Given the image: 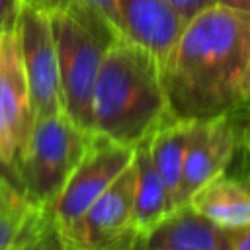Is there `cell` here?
<instances>
[{
	"label": "cell",
	"instance_id": "6da1fadb",
	"mask_svg": "<svg viewBox=\"0 0 250 250\" xmlns=\"http://www.w3.org/2000/svg\"><path fill=\"white\" fill-rule=\"evenodd\" d=\"M172 117L213 119L250 90V12L213 4L193 16L160 66Z\"/></svg>",
	"mask_w": 250,
	"mask_h": 250
},
{
	"label": "cell",
	"instance_id": "7a4b0ae2",
	"mask_svg": "<svg viewBox=\"0 0 250 250\" xmlns=\"http://www.w3.org/2000/svg\"><path fill=\"white\" fill-rule=\"evenodd\" d=\"M168 117L160 62L117 37L105 51L92 92V133L135 148Z\"/></svg>",
	"mask_w": 250,
	"mask_h": 250
},
{
	"label": "cell",
	"instance_id": "3957f363",
	"mask_svg": "<svg viewBox=\"0 0 250 250\" xmlns=\"http://www.w3.org/2000/svg\"><path fill=\"white\" fill-rule=\"evenodd\" d=\"M62 109L92 133V92L107 47L121 37L113 21L86 0H62L49 10Z\"/></svg>",
	"mask_w": 250,
	"mask_h": 250
},
{
	"label": "cell",
	"instance_id": "277c9868",
	"mask_svg": "<svg viewBox=\"0 0 250 250\" xmlns=\"http://www.w3.org/2000/svg\"><path fill=\"white\" fill-rule=\"evenodd\" d=\"M92 133L64 111L35 117L16 182L37 207L51 211L57 195L84 154Z\"/></svg>",
	"mask_w": 250,
	"mask_h": 250
},
{
	"label": "cell",
	"instance_id": "5b68a950",
	"mask_svg": "<svg viewBox=\"0 0 250 250\" xmlns=\"http://www.w3.org/2000/svg\"><path fill=\"white\" fill-rule=\"evenodd\" d=\"M35 121L18 23L0 31V170L16 180Z\"/></svg>",
	"mask_w": 250,
	"mask_h": 250
},
{
	"label": "cell",
	"instance_id": "8992f818",
	"mask_svg": "<svg viewBox=\"0 0 250 250\" xmlns=\"http://www.w3.org/2000/svg\"><path fill=\"white\" fill-rule=\"evenodd\" d=\"M135 148L92 133L84 154L57 195L49 217L55 229L76 221L133 162Z\"/></svg>",
	"mask_w": 250,
	"mask_h": 250
},
{
	"label": "cell",
	"instance_id": "52a82bcc",
	"mask_svg": "<svg viewBox=\"0 0 250 250\" xmlns=\"http://www.w3.org/2000/svg\"><path fill=\"white\" fill-rule=\"evenodd\" d=\"M133 188L131 166L70 225L55 229L62 250H102L133 234Z\"/></svg>",
	"mask_w": 250,
	"mask_h": 250
},
{
	"label": "cell",
	"instance_id": "ba28073f",
	"mask_svg": "<svg viewBox=\"0 0 250 250\" xmlns=\"http://www.w3.org/2000/svg\"><path fill=\"white\" fill-rule=\"evenodd\" d=\"M18 35L35 117L64 111L49 10L23 4L18 18Z\"/></svg>",
	"mask_w": 250,
	"mask_h": 250
},
{
	"label": "cell",
	"instance_id": "9c48e42d",
	"mask_svg": "<svg viewBox=\"0 0 250 250\" xmlns=\"http://www.w3.org/2000/svg\"><path fill=\"white\" fill-rule=\"evenodd\" d=\"M236 148V129L229 115L193 121L182 168L176 207L186 205L201 186L221 176L232 160Z\"/></svg>",
	"mask_w": 250,
	"mask_h": 250
},
{
	"label": "cell",
	"instance_id": "30bf717a",
	"mask_svg": "<svg viewBox=\"0 0 250 250\" xmlns=\"http://www.w3.org/2000/svg\"><path fill=\"white\" fill-rule=\"evenodd\" d=\"M123 39L148 51L162 66L188 23L168 0H115Z\"/></svg>",
	"mask_w": 250,
	"mask_h": 250
},
{
	"label": "cell",
	"instance_id": "8fae6325",
	"mask_svg": "<svg viewBox=\"0 0 250 250\" xmlns=\"http://www.w3.org/2000/svg\"><path fill=\"white\" fill-rule=\"evenodd\" d=\"M51 225L49 213L31 203L18 182L0 170V250H20Z\"/></svg>",
	"mask_w": 250,
	"mask_h": 250
},
{
	"label": "cell",
	"instance_id": "7c38bea8",
	"mask_svg": "<svg viewBox=\"0 0 250 250\" xmlns=\"http://www.w3.org/2000/svg\"><path fill=\"white\" fill-rule=\"evenodd\" d=\"M133 170V229L141 236H146L162 219L174 211V203L158 168L152 162L146 141L135 146Z\"/></svg>",
	"mask_w": 250,
	"mask_h": 250
},
{
	"label": "cell",
	"instance_id": "4fadbf2b",
	"mask_svg": "<svg viewBox=\"0 0 250 250\" xmlns=\"http://www.w3.org/2000/svg\"><path fill=\"white\" fill-rule=\"evenodd\" d=\"M188 203L223 229L230 230L250 225V182L244 178L223 172L201 186Z\"/></svg>",
	"mask_w": 250,
	"mask_h": 250
},
{
	"label": "cell",
	"instance_id": "5bb4252c",
	"mask_svg": "<svg viewBox=\"0 0 250 250\" xmlns=\"http://www.w3.org/2000/svg\"><path fill=\"white\" fill-rule=\"evenodd\" d=\"M191 125H193V121L168 117L146 139L148 152H150L152 162L158 168L168 191H170L174 209H176V201H178V188H180L182 168H184V160H186V150H188V143L191 137Z\"/></svg>",
	"mask_w": 250,
	"mask_h": 250
},
{
	"label": "cell",
	"instance_id": "9a60e30c",
	"mask_svg": "<svg viewBox=\"0 0 250 250\" xmlns=\"http://www.w3.org/2000/svg\"><path fill=\"white\" fill-rule=\"evenodd\" d=\"M232 119V125L236 129V139H238V146L250 152V90L248 96L244 100V104L240 107H236L234 111L227 113Z\"/></svg>",
	"mask_w": 250,
	"mask_h": 250
},
{
	"label": "cell",
	"instance_id": "2e32d148",
	"mask_svg": "<svg viewBox=\"0 0 250 250\" xmlns=\"http://www.w3.org/2000/svg\"><path fill=\"white\" fill-rule=\"evenodd\" d=\"M20 250H61L59 238H57V230L55 227H47L43 232H39L35 238H31L29 242H25Z\"/></svg>",
	"mask_w": 250,
	"mask_h": 250
},
{
	"label": "cell",
	"instance_id": "e0dca14e",
	"mask_svg": "<svg viewBox=\"0 0 250 250\" xmlns=\"http://www.w3.org/2000/svg\"><path fill=\"white\" fill-rule=\"evenodd\" d=\"M172 4V8L186 20L189 21L193 16H197L199 12L207 10L209 6L217 4V0H168Z\"/></svg>",
	"mask_w": 250,
	"mask_h": 250
},
{
	"label": "cell",
	"instance_id": "ac0fdd59",
	"mask_svg": "<svg viewBox=\"0 0 250 250\" xmlns=\"http://www.w3.org/2000/svg\"><path fill=\"white\" fill-rule=\"evenodd\" d=\"M23 0H0V31L18 23Z\"/></svg>",
	"mask_w": 250,
	"mask_h": 250
},
{
	"label": "cell",
	"instance_id": "d6986e66",
	"mask_svg": "<svg viewBox=\"0 0 250 250\" xmlns=\"http://www.w3.org/2000/svg\"><path fill=\"white\" fill-rule=\"evenodd\" d=\"M229 236H230L232 250H250V225H244V227H238V229H230Z\"/></svg>",
	"mask_w": 250,
	"mask_h": 250
},
{
	"label": "cell",
	"instance_id": "ffe728a7",
	"mask_svg": "<svg viewBox=\"0 0 250 250\" xmlns=\"http://www.w3.org/2000/svg\"><path fill=\"white\" fill-rule=\"evenodd\" d=\"M102 250H146V248H145V238L141 234H133V236H129L117 244H111L107 248H102Z\"/></svg>",
	"mask_w": 250,
	"mask_h": 250
},
{
	"label": "cell",
	"instance_id": "44dd1931",
	"mask_svg": "<svg viewBox=\"0 0 250 250\" xmlns=\"http://www.w3.org/2000/svg\"><path fill=\"white\" fill-rule=\"evenodd\" d=\"M62 2V0H61ZM86 2H90V4H94L96 8H100L111 21H113V25L117 27V4H115V0H86ZM119 29V27H117Z\"/></svg>",
	"mask_w": 250,
	"mask_h": 250
},
{
	"label": "cell",
	"instance_id": "7402d4cb",
	"mask_svg": "<svg viewBox=\"0 0 250 250\" xmlns=\"http://www.w3.org/2000/svg\"><path fill=\"white\" fill-rule=\"evenodd\" d=\"M217 4L234 8V10H242V12H250V0H217Z\"/></svg>",
	"mask_w": 250,
	"mask_h": 250
},
{
	"label": "cell",
	"instance_id": "603a6c76",
	"mask_svg": "<svg viewBox=\"0 0 250 250\" xmlns=\"http://www.w3.org/2000/svg\"><path fill=\"white\" fill-rule=\"evenodd\" d=\"M61 0H23V4H31V6H37V8H45V10H51Z\"/></svg>",
	"mask_w": 250,
	"mask_h": 250
},
{
	"label": "cell",
	"instance_id": "cb8c5ba5",
	"mask_svg": "<svg viewBox=\"0 0 250 250\" xmlns=\"http://www.w3.org/2000/svg\"><path fill=\"white\" fill-rule=\"evenodd\" d=\"M199 250H232V244H230V240H229V242H223V244H219V246H211V248H199Z\"/></svg>",
	"mask_w": 250,
	"mask_h": 250
}]
</instances>
